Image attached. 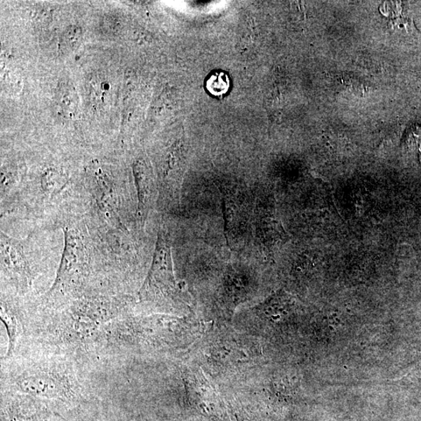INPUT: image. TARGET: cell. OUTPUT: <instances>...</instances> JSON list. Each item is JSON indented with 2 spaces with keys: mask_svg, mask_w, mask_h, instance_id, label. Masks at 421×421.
<instances>
[{
  "mask_svg": "<svg viewBox=\"0 0 421 421\" xmlns=\"http://www.w3.org/2000/svg\"><path fill=\"white\" fill-rule=\"evenodd\" d=\"M135 310L136 300L130 294L100 290L88 291L53 307L31 305L26 338L18 351L36 347L82 361L105 326Z\"/></svg>",
  "mask_w": 421,
  "mask_h": 421,
  "instance_id": "6da1fadb",
  "label": "cell"
},
{
  "mask_svg": "<svg viewBox=\"0 0 421 421\" xmlns=\"http://www.w3.org/2000/svg\"><path fill=\"white\" fill-rule=\"evenodd\" d=\"M1 391L23 393L75 408L102 395L95 372L74 356L25 347L1 360Z\"/></svg>",
  "mask_w": 421,
  "mask_h": 421,
  "instance_id": "7a4b0ae2",
  "label": "cell"
},
{
  "mask_svg": "<svg viewBox=\"0 0 421 421\" xmlns=\"http://www.w3.org/2000/svg\"><path fill=\"white\" fill-rule=\"evenodd\" d=\"M63 232L65 248L54 282L34 306L53 307L90 290H103L84 232L76 226L66 227Z\"/></svg>",
  "mask_w": 421,
  "mask_h": 421,
  "instance_id": "3957f363",
  "label": "cell"
},
{
  "mask_svg": "<svg viewBox=\"0 0 421 421\" xmlns=\"http://www.w3.org/2000/svg\"><path fill=\"white\" fill-rule=\"evenodd\" d=\"M138 299L140 304L163 310L180 309L185 305L174 276L170 238L163 227L159 232L151 268Z\"/></svg>",
  "mask_w": 421,
  "mask_h": 421,
  "instance_id": "277c9868",
  "label": "cell"
},
{
  "mask_svg": "<svg viewBox=\"0 0 421 421\" xmlns=\"http://www.w3.org/2000/svg\"><path fill=\"white\" fill-rule=\"evenodd\" d=\"M1 259V293L11 295L27 303L34 291L37 273L32 268L23 241L6 235L0 236Z\"/></svg>",
  "mask_w": 421,
  "mask_h": 421,
  "instance_id": "5b68a950",
  "label": "cell"
},
{
  "mask_svg": "<svg viewBox=\"0 0 421 421\" xmlns=\"http://www.w3.org/2000/svg\"><path fill=\"white\" fill-rule=\"evenodd\" d=\"M88 184L98 213L114 229L126 231L121 214V196L109 171L98 161L88 170Z\"/></svg>",
  "mask_w": 421,
  "mask_h": 421,
  "instance_id": "8992f818",
  "label": "cell"
},
{
  "mask_svg": "<svg viewBox=\"0 0 421 421\" xmlns=\"http://www.w3.org/2000/svg\"><path fill=\"white\" fill-rule=\"evenodd\" d=\"M0 421H69L46 400L23 393L1 391Z\"/></svg>",
  "mask_w": 421,
  "mask_h": 421,
  "instance_id": "52a82bcc",
  "label": "cell"
},
{
  "mask_svg": "<svg viewBox=\"0 0 421 421\" xmlns=\"http://www.w3.org/2000/svg\"><path fill=\"white\" fill-rule=\"evenodd\" d=\"M27 304L25 301L1 293L0 319L8 337V347L4 357L15 354L26 338Z\"/></svg>",
  "mask_w": 421,
  "mask_h": 421,
  "instance_id": "ba28073f",
  "label": "cell"
},
{
  "mask_svg": "<svg viewBox=\"0 0 421 421\" xmlns=\"http://www.w3.org/2000/svg\"><path fill=\"white\" fill-rule=\"evenodd\" d=\"M187 390L189 402L202 415L215 421L226 419L228 413L226 406L201 373H194L192 380L187 377Z\"/></svg>",
  "mask_w": 421,
  "mask_h": 421,
  "instance_id": "9c48e42d",
  "label": "cell"
},
{
  "mask_svg": "<svg viewBox=\"0 0 421 421\" xmlns=\"http://www.w3.org/2000/svg\"><path fill=\"white\" fill-rule=\"evenodd\" d=\"M138 196L137 218L140 226L144 227L157 200L159 192L150 166L143 159H138L133 166Z\"/></svg>",
  "mask_w": 421,
  "mask_h": 421,
  "instance_id": "30bf717a",
  "label": "cell"
},
{
  "mask_svg": "<svg viewBox=\"0 0 421 421\" xmlns=\"http://www.w3.org/2000/svg\"><path fill=\"white\" fill-rule=\"evenodd\" d=\"M223 216L225 221V234L229 245L242 234V229L247 222L244 217L241 199L233 191L222 189Z\"/></svg>",
  "mask_w": 421,
  "mask_h": 421,
  "instance_id": "8fae6325",
  "label": "cell"
},
{
  "mask_svg": "<svg viewBox=\"0 0 421 421\" xmlns=\"http://www.w3.org/2000/svg\"><path fill=\"white\" fill-rule=\"evenodd\" d=\"M69 185L70 179L65 171L53 166H46L39 174L38 191L34 194L41 201H53L67 192Z\"/></svg>",
  "mask_w": 421,
  "mask_h": 421,
  "instance_id": "7c38bea8",
  "label": "cell"
},
{
  "mask_svg": "<svg viewBox=\"0 0 421 421\" xmlns=\"http://www.w3.org/2000/svg\"><path fill=\"white\" fill-rule=\"evenodd\" d=\"M59 114L67 119H72L79 109V97L75 89L68 83H60L56 93Z\"/></svg>",
  "mask_w": 421,
  "mask_h": 421,
  "instance_id": "4fadbf2b",
  "label": "cell"
},
{
  "mask_svg": "<svg viewBox=\"0 0 421 421\" xmlns=\"http://www.w3.org/2000/svg\"><path fill=\"white\" fill-rule=\"evenodd\" d=\"M91 101L97 105H103L111 93V84L102 75L96 74L91 77L88 83Z\"/></svg>",
  "mask_w": 421,
  "mask_h": 421,
  "instance_id": "5bb4252c",
  "label": "cell"
},
{
  "mask_svg": "<svg viewBox=\"0 0 421 421\" xmlns=\"http://www.w3.org/2000/svg\"><path fill=\"white\" fill-rule=\"evenodd\" d=\"M206 88L210 94L217 97L227 94L229 88V76L224 72L210 74L206 81Z\"/></svg>",
  "mask_w": 421,
  "mask_h": 421,
  "instance_id": "9a60e30c",
  "label": "cell"
},
{
  "mask_svg": "<svg viewBox=\"0 0 421 421\" xmlns=\"http://www.w3.org/2000/svg\"><path fill=\"white\" fill-rule=\"evenodd\" d=\"M82 39V30L79 26L70 25L62 34L63 45L66 48L73 49L79 46Z\"/></svg>",
  "mask_w": 421,
  "mask_h": 421,
  "instance_id": "2e32d148",
  "label": "cell"
},
{
  "mask_svg": "<svg viewBox=\"0 0 421 421\" xmlns=\"http://www.w3.org/2000/svg\"><path fill=\"white\" fill-rule=\"evenodd\" d=\"M224 421H234V420H231L229 417L228 414H227V417L226 420H225ZM236 421H269V420H267L263 418H260V417H236Z\"/></svg>",
  "mask_w": 421,
  "mask_h": 421,
  "instance_id": "e0dca14e",
  "label": "cell"
},
{
  "mask_svg": "<svg viewBox=\"0 0 421 421\" xmlns=\"http://www.w3.org/2000/svg\"><path fill=\"white\" fill-rule=\"evenodd\" d=\"M135 421H147V420L144 417V415H142V414H139Z\"/></svg>",
  "mask_w": 421,
  "mask_h": 421,
  "instance_id": "ac0fdd59",
  "label": "cell"
}]
</instances>
